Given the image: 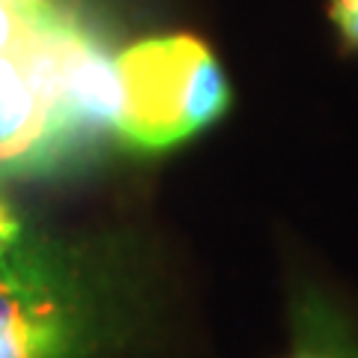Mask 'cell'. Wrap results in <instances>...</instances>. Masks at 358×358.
Here are the masks:
<instances>
[{"mask_svg":"<svg viewBox=\"0 0 358 358\" xmlns=\"http://www.w3.org/2000/svg\"><path fill=\"white\" fill-rule=\"evenodd\" d=\"M117 131L129 147L167 150L230 108V84L200 39L176 33L129 45L114 57Z\"/></svg>","mask_w":358,"mask_h":358,"instance_id":"obj_1","label":"cell"},{"mask_svg":"<svg viewBox=\"0 0 358 358\" xmlns=\"http://www.w3.org/2000/svg\"><path fill=\"white\" fill-rule=\"evenodd\" d=\"M81 33V21L57 3L30 42L0 54V164L33 162L66 143V66Z\"/></svg>","mask_w":358,"mask_h":358,"instance_id":"obj_2","label":"cell"},{"mask_svg":"<svg viewBox=\"0 0 358 358\" xmlns=\"http://www.w3.org/2000/svg\"><path fill=\"white\" fill-rule=\"evenodd\" d=\"M84 331V299L45 248L0 257V358H69Z\"/></svg>","mask_w":358,"mask_h":358,"instance_id":"obj_3","label":"cell"},{"mask_svg":"<svg viewBox=\"0 0 358 358\" xmlns=\"http://www.w3.org/2000/svg\"><path fill=\"white\" fill-rule=\"evenodd\" d=\"M54 0H33V3H15V0H0V54L15 51L33 39L51 9Z\"/></svg>","mask_w":358,"mask_h":358,"instance_id":"obj_4","label":"cell"},{"mask_svg":"<svg viewBox=\"0 0 358 358\" xmlns=\"http://www.w3.org/2000/svg\"><path fill=\"white\" fill-rule=\"evenodd\" d=\"M329 18L341 39L350 48H358V0H329Z\"/></svg>","mask_w":358,"mask_h":358,"instance_id":"obj_5","label":"cell"},{"mask_svg":"<svg viewBox=\"0 0 358 358\" xmlns=\"http://www.w3.org/2000/svg\"><path fill=\"white\" fill-rule=\"evenodd\" d=\"M21 239V221L15 215V209L9 206V200L0 188V257H6Z\"/></svg>","mask_w":358,"mask_h":358,"instance_id":"obj_6","label":"cell"},{"mask_svg":"<svg viewBox=\"0 0 358 358\" xmlns=\"http://www.w3.org/2000/svg\"><path fill=\"white\" fill-rule=\"evenodd\" d=\"M331 350H334V358H352L346 350H341V343H338V338H334V334H331Z\"/></svg>","mask_w":358,"mask_h":358,"instance_id":"obj_7","label":"cell"},{"mask_svg":"<svg viewBox=\"0 0 358 358\" xmlns=\"http://www.w3.org/2000/svg\"><path fill=\"white\" fill-rule=\"evenodd\" d=\"M15 3H33V0H15Z\"/></svg>","mask_w":358,"mask_h":358,"instance_id":"obj_8","label":"cell"}]
</instances>
